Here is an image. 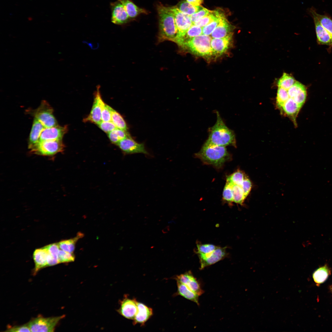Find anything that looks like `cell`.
<instances>
[{
    "instance_id": "6da1fadb",
    "label": "cell",
    "mask_w": 332,
    "mask_h": 332,
    "mask_svg": "<svg viewBox=\"0 0 332 332\" xmlns=\"http://www.w3.org/2000/svg\"><path fill=\"white\" fill-rule=\"evenodd\" d=\"M215 124L209 130V136L206 142L222 146H236V140L234 132L225 125L218 112Z\"/></svg>"
},
{
    "instance_id": "7a4b0ae2",
    "label": "cell",
    "mask_w": 332,
    "mask_h": 332,
    "mask_svg": "<svg viewBox=\"0 0 332 332\" xmlns=\"http://www.w3.org/2000/svg\"><path fill=\"white\" fill-rule=\"evenodd\" d=\"M159 18L160 39L167 40L175 42L178 36L174 14L170 7L162 4L157 5Z\"/></svg>"
},
{
    "instance_id": "3957f363",
    "label": "cell",
    "mask_w": 332,
    "mask_h": 332,
    "mask_svg": "<svg viewBox=\"0 0 332 332\" xmlns=\"http://www.w3.org/2000/svg\"><path fill=\"white\" fill-rule=\"evenodd\" d=\"M196 156L204 163L217 167H221L230 157L225 147L213 144L206 142Z\"/></svg>"
},
{
    "instance_id": "277c9868",
    "label": "cell",
    "mask_w": 332,
    "mask_h": 332,
    "mask_svg": "<svg viewBox=\"0 0 332 332\" xmlns=\"http://www.w3.org/2000/svg\"><path fill=\"white\" fill-rule=\"evenodd\" d=\"M211 38L201 34L189 40L181 47L194 54L205 57L213 55L211 47Z\"/></svg>"
},
{
    "instance_id": "5b68a950",
    "label": "cell",
    "mask_w": 332,
    "mask_h": 332,
    "mask_svg": "<svg viewBox=\"0 0 332 332\" xmlns=\"http://www.w3.org/2000/svg\"><path fill=\"white\" fill-rule=\"evenodd\" d=\"M64 148L62 140H50L39 141L30 149L35 154L51 156L62 152Z\"/></svg>"
},
{
    "instance_id": "8992f818",
    "label": "cell",
    "mask_w": 332,
    "mask_h": 332,
    "mask_svg": "<svg viewBox=\"0 0 332 332\" xmlns=\"http://www.w3.org/2000/svg\"><path fill=\"white\" fill-rule=\"evenodd\" d=\"M53 113L52 107L44 100L37 109L32 111L31 113L34 118L40 122L45 128H48L58 125Z\"/></svg>"
},
{
    "instance_id": "52a82bcc",
    "label": "cell",
    "mask_w": 332,
    "mask_h": 332,
    "mask_svg": "<svg viewBox=\"0 0 332 332\" xmlns=\"http://www.w3.org/2000/svg\"><path fill=\"white\" fill-rule=\"evenodd\" d=\"M64 315L44 317L39 316L27 323L31 332H53L59 321Z\"/></svg>"
},
{
    "instance_id": "ba28073f",
    "label": "cell",
    "mask_w": 332,
    "mask_h": 332,
    "mask_svg": "<svg viewBox=\"0 0 332 332\" xmlns=\"http://www.w3.org/2000/svg\"><path fill=\"white\" fill-rule=\"evenodd\" d=\"M100 87L99 85L97 86L92 109L88 116L83 119L84 122H89L97 124L102 121L101 111L105 103L101 98L100 90Z\"/></svg>"
},
{
    "instance_id": "9c48e42d",
    "label": "cell",
    "mask_w": 332,
    "mask_h": 332,
    "mask_svg": "<svg viewBox=\"0 0 332 332\" xmlns=\"http://www.w3.org/2000/svg\"><path fill=\"white\" fill-rule=\"evenodd\" d=\"M173 13L176 25L178 31L177 40L183 36L193 25L189 16L187 15L180 11L176 6L170 7Z\"/></svg>"
},
{
    "instance_id": "30bf717a",
    "label": "cell",
    "mask_w": 332,
    "mask_h": 332,
    "mask_svg": "<svg viewBox=\"0 0 332 332\" xmlns=\"http://www.w3.org/2000/svg\"><path fill=\"white\" fill-rule=\"evenodd\" d=\"M200 264V270L213 264L225 258L227 255L226 247H218L212 252L207 254H197Z\"/></svg>"
},
{
    "instance_id": "8fae6325",
    "label": "cell",
    "mask_w": 332,
    "mask_h": 332,
    "mask_svg": "<svg viewBox=\"0 0 332 332\" xmlns=\"http://www.w3.org/2000/svg\"><path fill=\"white\" fill-rule=\"evenodd\" d=\"M117 145L125 154L139 153L148 154L144 144L138 143L131 137L130 135L120 141Z\"/></svg>"
},
{
    "instance_id": "7c38bea8",
    "label": "cell",
    "mask_w": 332,
    "mask_h": 332,
    "mask_svg": "<svg viewBox=\"0 0 332 332\" xmlns=\"http://www.w3.org/2000/svg\"><path fill=\"white\" fill-rule=\"evenodd\" d=\"M286 90L288 94L286 101L292 100L302 107L305 102L307 96L306 90L305 86L296 81L292 86Z\"/></svg>"
},
{
    "instance_id": "4fadbf2b",
    "label": "cell",
    "mask_w": 332,
    "mask_h": 332,
    "mask_svg": "<svg viewBox=\"0 0 332 332\" xmlns=\"http://www.w3.org/2000/svg\"><path fill=\"white\" fill-rule=\"evenodd\" d=\"M175 279L176 281L186 285L199 296L201 295L204 292L199 282L190 271L176 276Z\"/></svg>"
},
{
    "instance_id": "5bb4252c",
    "label": "cell",
    "mask_w": 332,
    "mask_h": 332,
    "mask_svg": "<svg viewBox=\"0 0 332 332\" xmlns=\"http://www.w3.org/2000/svg\"><path fill=\"white\" fill-rule=\"evenodd\" d=\"M233 33L221 38H212L211 47L213 55L221 56L226 53L231 47L232 42Z\"/></svg>"
},
{
    "instance_id": "9a60e30c",
    "label": "cell",
    "mask_w": 332,
    "mask_h": 332,
    "mask_svg": "<svg viewBox=\"0 0 332 332\" xmlns=\"http://www.w3.org/2000/svg\"><path fill=\"white\" fill-rule=\"evenodd\" d=\"M68 130L67 125L62 126L57 125L52 127L45 128L42 132L39 141L62 140Z\"/></svg>"
},
{
    "instance_id": "2e32d148",
    "label": "cell",
    "mask_w": 332,
    "mask_h": 332,
    "mask_svg": "<svg viewBox=\"0 0 332 332\" xmlns=\"http://www.w3.org/2000/svg\"><path fill=\"white\" fill-rule=\"evenodd\" d=\"M137 303L135 299L125 297L121 302L118 312L123 317L133 320L137 311Z\"/></svg>"
},
{
    "instance_id": "e0dca14e",
    "label": "cell",
    "mask_w": 332,
    "mask_h": 332,
    "mask_svg": "<svg viewBox=\"0 0 332 332\" xmlns=\"http://www.w3.org/2000/svg\"><path fill=\"white\" fill-rule=\"evenodd\" d=\"M111 21L114 24L121 25L127 23L130 18L122 3L118 0L111 4Z\"/></svg>"
},
{
    "instance_id": "ac0fdd59",
    "label": "cell",
    "mask_w": 332,
    "mask_h": 332,
    "mask_svg": "<svg viewBox=\"0 0 332 332\" xmlns=\"http://www.w3.org/2000/svg\"><path fill=\"white\" fill-rule=\"evenodd\" d=\"M235 27L232 25L225 17L222 18L220 21L211 34L213 38H221L233 33Z\"/></svg>"
},
{
    "instance_id": "d6986e66",
    "label": "cell",
    "mask_w": 332,
    "mask_h": 332,
    "mask_svg": "<svg viewBox=\"0 0 332 332\" xmlns=\"http://www.w3.org/2000/svg\"><path fill=\"white\" fill-rule=\"evenodd\" d=\"M314 23L317 42L320 44L332 45V38L321 25L314 14L310 11Z\"/></svg>"
},
{
    "instance_id": "ffe728a7",
    "label": "cell",
    "mask_w": 332,
    "mask_h": 332,
    "mask_svg": "<svg viewBox=\"0 0 332 332\" xmlns=\"http://www.w3.org/2000/svg\"><path fill=\"white\" fill-rule=\"evenodd\" d=\"M137 307V311L133 320V324L134 325L138 324L143 326L152 316L153 310L143 303L138 302Z\"/></svg>"
},
{
    "instance_id": "44dd1931",
    "label": "cell",
    "mask_w": 332,
    "mask_h": 332,
    "mask_svg": "<svg viewBox=\"0 0 332 332\" xmlns=\"http://www.w3.org/2000/svg\"><path fill=\"white\" fill-rule=\"evenodd\" d=\"M48 253L43 247L35 250L33 254L35 267L34 275H35L41 269L47 266V258Z\"/></svg>"
},
{
    "instance_id": "7402d4cb",
    "label": "cell",
    "mask_w": 332,
    "mask_h": 332,
    "mask_svg": "<svg viewBox=\"0 0 332 332\" xmlns=\"http://www.w3.org/2000/svg\"><path fill=\"white\" fill-rule=\"evenodd\" d=\"M45 128L40 122L34 119L29 137V148L31 149L39 141L42 132Z\"/></svg>"
},
{
    "instance_id": "603a6c76",
    "label": "cell",
    "mask_w": 332,
    "mask_h": 332,
    "mask_svg": "<svg viewBox=\"0 0 332 332\" xmlns=\"http://www.w3.org/2000/svg\"><path fill=\"white\" fill-rule=\"evenodd\" d=\"M118 0L123 5L130 18H134L141 14H147L146 10L138 7L130 0Z\"/></svg>"
},
{
    "instance_id": "cb8c5ba5",
    "label": "cell",
    "mask_w": 332,
    "mask_h": 332,
    "mask_svg": "<svg viewBox=\"0 0 332 332\" xmlns=\"http://www.w3.org/2000/svg\"><path fill=\"white\" fill-rule=\"evenodd\" d=\"M225 16L223 12L221 10L218 9L211 10L207 15L204 16L198 21L193 23V25L201 27L208 25L217 19Z\"/></svg>"
},
{
    "instance_id": "d4e9b609",
    "label": "cell",
    "mask_w": 332,
    "mask_h": 332,
    "mask_svg": "<svg viewBox=\"0 0 332 332\" xmlns=\"http://www.w3.org/2000/svg\"><path fill=\"white\" fill-rule=\"evenodd\" d=\"M177 294L184 298L196 303L198 305H199V296L190 290L184 284L177 281Z\"/></svg>"
},
{
    "instance_id": "484cf974",
    "label": "cell",
    "mask_w": 332,
    "mask_h": 332,
    "mask_svg": "<svg viewBox=\"0 0 332 332\" xmlns=\"http://www.w3.org/2000/svg\"><path fill=\"white\" fill-rule=\"evenodd\" d=\"M84 236V234L78 232L75 237L69 239L61 240L57 243L60 248L66 252L73 253L74 251L77 242Z\"/></svg>"
},
{
    "instance_id": "4316f807",
    "label": "cell",
    "mask_w": 332,
    "mask_h": 332,
    "mask_svg": "<svg viewBox=\"0 0 332 332\" xmlns=\"http://www.w3.org/2000/svg\"><path fill=\"white\" fill-rule=\"evenodd\" d=\"M202 34V28L192 25L183 37L178 39L176 42L180 46L189 40Z\"/></svg>"
},
{
    "instance_id": "83f0119b",
    "label": "cell",
    "mask_w": 332,
    "mask_h": 332,
    "mask_svg": "<svg viewBox=\"0 0 332 332\" xmlns=\"http://www.w3.org/2000/svg\"><path fill=\"white\" fill-rule=\"evenodd\" d=\"M310 11L314 14L321 25L332 38V19L331 18L326 15L318 14L313 8H311Z\"/></svg>"
},
{
    "instance_id": "f1b7e54d",
    "label": "cell",
    "mask_w": 332,
    "mask_h": 332,
    "mask_svg": "<svg viewBox=\"0 0 332 332\" xmlns=\"http://www.w3.org/2000/svg\"><path fill=\"white\" fill-rule=\"evenodd\" d=\"M176 6L181 12L188 16H190L196 13L203 7L200 6H195L192 5L186 0L181 1Z\"/></svg>"
},
{
    "instance_id": "f546056e",
    "label": "cell",
    "mask_w": 332,
    "mask_h": 332,
    "mask_svg": "<svg viewBox=\"0 0 332 332\" xmlns=\"http://www.w3.org/2000/svg\"><path fill=\"white\" fill-rule=\"evenodd\" d=\"M330 273V271L326 265L319 267L316 270L313 275L315 282L318 284L324 283L327 279Z\"/></svg>"
},
{
    "instance_id": "4dcf8cb0",
    "label": "cell",
    "mask_w": 332,
    "mask_h": 332,
    "mask_svg": "<svg viewBox=\"0 0 332 332\" xmlns=\"http://www.w3.org/2000/svg\"><path fill=\"white\" fill-rule=\"evenodd\" d=\"M129 136L127 131L117 128L108 133V136L111 141L116 144L120 141Z\"/></svg>"
},
{
    "instance_id": "1f68e13d",
    "label": "cell",
    "mask_w": 332,
    "mask_h": 332,
    "mask_svg": "<svg viewBox=\"0 0 332 332\" xmlns=\"http://www.w3.org/2000/svg\"><path fill=\"white\" fill-rule=\"evenodd\" d=\"M111 121L117 128L127 131L128 127L124 120L121 115L111 108Z\"/></svg>"
},
{
    "instance_id": "d6a6232c",
    "label": "cell",
    "mask_w": 332,
    "mask_h": 332,
    "mask_svg": "<svg viewBox=\"0 0 332 332\" xmlns=\"http://www.w3.org/2000/svg\"><path fill=\"white\" fill-rule=\"evenodd\" d=\"M296 81L293 77L289 74L284 73L282 76L278 80L277 84L278 87L287 89L292 86Z\"/></svg>"
},
{
    "instance_id": "836d02e7",
    "label": "cell",
    "mask_w": 332,
    "mask_h": 332,
    "mask_svg": "<svg viewBox=\"0 0 332 332\" xmlns=\"http://www.w3.org/2000/svg\"><path fill=\"white\" fill-rule=\"evenodd\" d=\"M246 176L243 172L238 170L227 177V181L241 186Z\"/></svg>"
},
{
    "instance_id": "e575fe53",
    "label": "cell",
    "mask_w": 332,
    "mask_h": 332,
    "mask_svg": "<svg viewBox=\"0 0 332 332\" xmlns=\"http://www.w3.org/2000/svg\"><path fill=\"white\" fill-rule=\"evenodd\" d=\"M233 202L242 205L246 198L240 186L232 184Z\"/></svg>"
},
{
    "instance_id": "d590c367",
    "label": "cell",
    "mask_w": 332,
    "mask_h": 332,
    "mask_svg": "<svg viewBox=\"0 0 332 332\" xmlns=\"http://www.w3.org/2000/svg\"><path fill=\"white\" fill-rule=\"evenodd\" d=\"M75 259V256L73 253H69L60 250L58 256L59 263L73 262Z\"/></svg>"
},
{
    "instance_id": "8d00e7d4",
    "label": "cell",
    "mask_w": 332,
    "mask_h": 332,
    "mask_svg": "<svg viewBox=\"0 0 332 332\" xmlns=\"http://www.w3.org/2000/svg\"><path fill=\"white\" fill-rule=\"evenodd\" d=\"M218 247L211 244H197V254H207L213 251Z\"/></svg>"
},
{
    "instance_id": "74e56055",
    "label": "cell",
    "mask_w": 332,
    "mask_h": 332,
    "mask_svg": "<svg viewBox=\"0 0 332 332\" xmlns=\"http://www.w3.org/2000/svg\"><path fill=\"white\" fill-rule=\"evenodd\" d=\"M223 199L227 202H233L232 184L229 182H226L224 187L223 193Z\"/></svg>"
},
{
    "instance_id": "f35d334b",
    "label": "cell",
    "mask_w": 332,
    "mask_h": 332,
    "mask_svg": "<svg viewBox=\"0 0 332 332\" xmlns=\"http://www.w3.org/2000/svg\"><path fill=\"white\" fill-rule=\"evenodd\" d=\"M223 17L220 18L202 27V34L207 35L211 34L219 23L221 18Z\"/></svg>"
},
{
    "instance_id": "ab89813d",
    "label": "cell",
    "mask_w": 332,
    "mask_h": 332,
    "mask_svg": "<svg viewBox=\"0 0 332 332\" xmlns=\"http://www.w3.org/2000/svg\"><path fill=\"white\" fill-rule=\"evenodd\" d=\"M210 11L211 10L203 7L199 11L189 16L192 22L193 23L208 14Z\"/></svg>"
},
{
    "instance_id": "60d3db41",
    "label": "cell",
    "mask_w": 332,
    "mask_h": 332,
    "mask_svg": "<svg viewBox=\"0 0 332 332\" xmlns=\"http://www.w3.org/2000/svg\"><path fill=\"white\" fill-rule=\"evenodd\" d=\"M111 107L105 104L103 105L101 114V120L104 121H111Z\"/></svg>"
},
{
    "instance_id": "b9f144b4",
    "label": "cell",
    "mask_w": 332,
    "mask_h": 332,
    "mask_svg": "<svg viewBox=\"0 0 332 332\" xmlns=\"http://www.w3.org/2000/svg\"><path fill=\"white\" fill-rule=\"evenodd\" d=\"M44 247L46 249L49 254L58 259L60 248L57 243L50 244Z\"/></svg>"
},
{
    "instance_id": "7bdbcfd3",
    "label": "cell",
    "mask_w": 332,
    "mask_h": 332,
    "mask_svg": "<svg viewBox=\"0 0 332 332\" xmlns=\"http://www.w3.org/2000/svg\"><path fill=\"white\" fill-rule=\"evenodd\" d=\"M97 125L102 130L108 133L117 128L112 121H101Z\"/></svg>"
},
{
    "instance_id": "ee69618b",
    "label": "cell",
    "mask_w": 332,
    "mask_h": 332,
    "mask_svg": "<svg viewBox=\"0 0 332 332\" xmlns=\"http://www.w3.org/2000/svg\"><path fill=\"white\" fill-rule=\"evenodd\" d=\"M5 331L31 332L28 323L20 326H14L8 327Z\"/></svg>"
},
{
    "instance_id": "f6af8a7d",
    "label": "cell",
    "mask_w": 332,
    "mask_h": 332,
    "mask_svg": "<svg viewBox=\"0 0 332 332\" xmlns=\"http://www.w3.org/2000/svg\"><path fill=\"white\" fill-rule=\"evenodd\" d=\"M246 198L249 194L252 188V183L248 178L246 176L241 186Z\"/></svg>"
},
{
    "instance_id": "bcb514c9",
    "label": "cell",
    "mask_w": 332,
    "mask_h": 332,
    "mask_svg": "<svg viewBox=\"0 0 332 332\" xmlns=\"http://www.w3.org/2000/svg\"><path fill=\"white\" fill-rule=\"evenodd\" d=\"M47 266H51L59 263L58 260L48 254L47 258Z\"/></svg>"
},
{
    "instance_id": "7dc6e473",
    "label": "cell",
    "mask_w": 332,
    "mask_h": 332,
    "mask_svg": "<svg viewBox=\"0 0 332 332\" xmlns=\"http://www.w3.org/2000/svg\"><path fill=\"white\" fill-rule=\"evenodd\" d=\"M188 2L192 5L195 6H200L203 2V0H186Z\"/></svg>"
}]
</instances>
